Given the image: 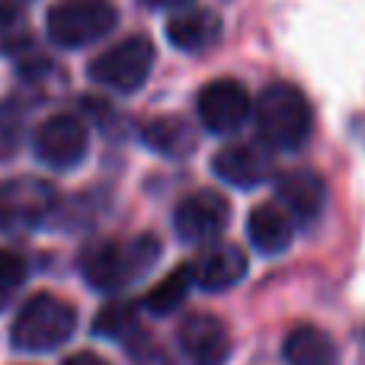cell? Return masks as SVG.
<instances>
[{
	"instance_id": "obj_5",
	"label": "cell",
	"mask_w": 365,
	"mask_h": 365,
	"mask_svg": "<svg viewBox=\"0 0 365 365\" xmlns=\"http://www.w3.org/2000/svg\"><path fill=\"white\" fill-rule=\"evenodd\" d=\"M154 45L148 42L145 36H128L122 42H115L113 48L100 51V55L90 61L87 74L93 83L106 90H115V93H135L148 83L154 71Z\"/></svg>"
},
{
	"instance_id": "obj_13",
	"label": "cell",
	"mask_w": 365,
	"mask_h": 365,
	"mask_svg": "<svg viewBox=\"0 0 365 365\" xmlns=\"http://www.w3.org/2000/svg\"><path fill=\"white\" fill-rule=\"evenodd\" d=\"M276 199L282 202L285 215L295 221L308 225L321 215L324 202H327V182L317 177L314 170H292L276 182Z\"/></svg>"
},
{
	"instance_id": "obj_21",
	"label": "cell",
	"mask_w": 365,
	"mask_h": 365,
	"mask_svg": "<svg viewBox=\"0 0 365 365\" xmlns=\"http://www.w3.org/2000/svg\"><path fill=\"white\" fill-rule=\"evenodd\" d=\"M26 279V259L13 250H0V298L19 289Z\"/></svg>"
},
{
	"instance_id": "obj_25",
	"label": "cell",
	"mask_w": 365,
	"mask_h": 365,
	"mask_svg": "<svg viewBox=\"0 0 365 365\" xmlns=\"http://www.w3.org/2000/svg\"><path fill=\"white\" fill-rule=\"evenodd\" d=\"M359 365H365V330L359 334Z\"/></svg>"
},
{
	"instance_id": "obj_22",
	"label": "cell",
	"mask_w": 365,
	"mask_h": 365,
	"mask_svg": "<svg viewBox=\"0 0 365 365\" xmlns=\"http://www.w3.org/2000/svg\"><path fill=\"white\" fill-rule=\"evenodd\" d=\"M138 343H141V340H138ZM128 353H132L135 365H173L170 356H167L164 349H160L158 343L151 340V336H145V343H141V353H138V349H128Z\"/></svg>"
},
{
	"instance_id": "obj_23",
	"label": "cell",
	"mask_w": 365,
	"mask_h": 365,
	"mask_svg": "<svg viewBox=\"0 0 365 365\" xmlns=\"http://www.w3.org/2000/svg\"><path fill=\"white\" fill-rule=\"evenodd\" d=\"M64 365H109V362L103 359V356H96V353H87V349H83V353H74V356H68V359H64Z\"/></svg>"
},
{
	"instance_id": "obj_24",
	"label": "cell",
	"mask_w": 365,
	"mask_h": 365,
	"mask_svg": "<svg viewBox=\"0 0 365 365\" xmlns=\"http://www.w3.org/2000/svg\"><path fill=\"white\" fill-rule=\"evenodd\" d=\"M145 6H151V10H182V6H189L192 0H141Z\"/></svg>"
},
{
	"instance_id": "obj_2",
	"label": "cell",
	"mask_w": 365,
	"mask_h": 365,
	"mask_svg": "<svg viewBox=\"0 0 365 365\" xmlns=\"http://www.w3.org/2000/svg\"><path fill=\"white\" fill-rule=\"evenodd\" d=\"M257 122L259 141L272 151H298L311 138L314 113H311L308 96L292 83H269L257 96V106L250 109Z\"/></svg>"
},
{
	"instance_id": "obj_3",
	"label": "cell",
	"mask_w": 365,
	"mask_h": 365,
	"mask_svg": "<svg viewBox=\"0 0 365 365\" xmlns=\"http://www.w3.org/2000/svg\"><path fill=\"white\" fill-rule=\"evenodd\" d=\"M77 330V311L51 292H38L19 308L10 327V340L26 353H48L68 343Z\"/></svg>"
},
{
	"instance_id": "obj_15",
	"label": "cell",
	"mask_w": 365,
	"mask_h": 365,
	"mask_svg": "<svg viewBox=\"0 0 365 365\" xmlns=\"http://www.w3.org/2000/svg\"><path fill=\"white\" fill-rule=\"evenodd\" d=\"M285 365H340V349L327 330L314 324L295 327L282 343Z\"/></svg>"
},
{
	"instance_id": "obj_1",
	"label": "cell",
	"mask_w": 365,
	"mask_h": 365,
	"mask_svg": "<svg viewBox=\"0 0 365 365\" xmlns=\"http://www.w3.org/2000/svg\"><path fill=\"white\" fill-rule=\"evenodd\" d=\"M160 259V240L138 234L132 240H93L81 250V276L96 292H122Z\"/></svg>"
},
{
	"instance_id": "obj_10",
	"label": "cell",
	"mask_w": 365,
	"mask_h": 365,
	"mask_svg": "<svg viewBox=\"0 0 365 365\" xmlns=\"http://www.w3.org/2000/svg\"><path fill=\"white\" fill-rule=\"evenodd\" d=\"M177 340L189 365H225L231 356V330L215 314H189L182 317Z\"/></svg>"
},
{
	"instance_id": "obj_12",
	"label": "cell",
	"mask_w": 365,
	"mask_h": 365,
	"mask_svg": "<svg viewBox=\"0 0 365 365\" xmlns=\"http://www.w3.org/2000/svg\"><path fill=\"white\" fill-rule=\"evenodd\" d=\"M189 272H192V285L199 289L225 292L247 276V257L237 244H215L189 263Z\"/></svg>"
},
{
	"instance_id": "obj_7",
	"label": "cell",
	"mask_w": 365,
	"mask_h": 365,
	"mask_svg": "<svg viewBox=\"0 0 365 365\" xmlns=\"http://www.w3.org/2000/svg\"><path fill=\"white\" fill-rule=\"evenodd\" d=\"M32 148H36V158L45 167H51V170H71V167H77L87 158L90 132L83 125V119H77L71 113H58L38 125Z\"/></svg>"
},
{
	"instance_id": "obj_11",
	"label": "cell",
	"mask_w": 365,
	"mask_h": 365,
	"mask_svg": "<svg viewBox=\"0 0 365 365\" xmlns=\"http://www.w3.org/2000/svg\"><path fill=\"white\" fill-rule=\"evenodd\" d=\"M167 42L180 51H208L215 42H221L225 36V26H221V16L215 10H205V6H189V10H177L170 19H167L164 29Z\"/></svg>"
},
{
	"instance_id": "obj_18",
	"label": "cell",
	"mask_w": 365,
	"mask_h": 365,
	"mask_svg": "<svg viewBox=\"0 0 365 365\" xmlns=\"http://www.w3.org/2000/svg\"><path fill=\"white\" fill-rule=\"evenodd\" d=\"M189 292H192V272H189V263H182L180 269H173L170 276L164 279V282H158L151 292H148L145 308L151 311V314H170V311H177L180 304L186 302Z\"/></svg>"
},
{
	"instance_id": "obj_17",
	"label": "cell",
	"mask_w": 365,
	"mask_h": 365,
	"mask_svg": "<svg viewBox=\"0 0 365 365\" xmlns=\"http://www.w3.org/2000/svg\"><path fill=\"white\" fill-rule=\"evenodd\" d=\"M141 141L160 158H186L195 148V135L182 115H160L141 128Z\"/></svg>"
},
{
	"instance_id": "obj_20",
	"label": "cell",
	"mask_w": 365,
	"mask_h": 365,
	"mask_svg": "<svg viewBox=\"0 0 365 365\" xmlns=\"http://www.w3.org/2000/svg\"><path fill=\"white\" fill-rule=\"evenodd\" d=\"M138 308H135L132 302H115V304H106V308L96 314V324L93 330L100 336H113V340H122V336H128L135 330V324H138Z\"/></svg>"
},
{
	"instance_id": "obj_14",
	"label": "cell",
	"mask_w": 365,
	"mask_h": 365,
	"mask_svg": "<svg viewBox=\"0 0 365 365\" xmlns=\"http://www.w3.org/2000/svg\"><path fill=\"white\" fill-rule=\"evenodd\" d=\"M212 173L240 189L259 186L269 177V154L257 145H227L212 158Z\"/></svg>"
},
{
	"instance_id": "obj_6",
	"label": "cell",
	"mask_w": 365,
	"mask_h": 365,
	"mask_svg": "<svg viewBox=\"0 0 365 365\" xmlns=\"http://www.w3.org/2000/svg\"><path fill=\"white\" fill-rule=\"evenodd\" d=\"M250 93L240 81L234 77H218V81L205 83L195 96V113L205 132L212 135H234L247 125L250 119Z\"/></svg>"
},
{
	"instance_id": "obj_16",
	"label": "cell",
	"mask_w": 365,
	"mask_h": 365,
	"mask_svg": "<svg viewBox=\"0 0 365 365\" xmlns=\"http://www.w3.org/2000/svg\"><path fill=\"white\" fill-rule=\"evenodd\" d=\"M247 234H250V244L257 247L266 257H276V253L289 250L292 244V218L276 205H257L247 218Z\"/></svg>"
},
{
	"instance_id": "obj_4",
	"label": "cell",
	"mask_w": 365,
	"mask_h": 365,
	"mask_svg": "<svg viewBox=\"0 0 365 365\" xmlns=\"http://www.w3.org/2000/svg\"><path fill=\"white\" fill-rule=\"evenodd\" d=\"M119 23V13L109 0H61L48 10L45 29L58 48H87L106 38Z\"/></svg>"
},
{
	"instance_id": "obj_8",
	"label": "cell",
	"mask_w": 365,
	"mask_h": 365,
	"mask_svg": "<svg viewBox=\"0 0 365 365\" xmlns=\"http://www.w3.org/2000/svg\"><path fill=\"white\" fill-rule=\"evenodd\" d=\"M231 221V202L215 189H199L186 195L173 212V227L182 244H205L215 240Z\"/></svg>"
},
{
	"instance_id": "obj_19",
	"label": "cell",
	"mask_w": 365,
	"mask_h": 365,
	"mask_svg": "<svg viewBox=\"0 0 365 365\" xmlns=\"http://www.w3.org/2000/svg\"><path fill=\"white\" fill-rule=\"evenodd\" d=\"M29 45V23L16 4H0V55H16Z\"/></svg>"
},
{
	"instance_id": "obj_9",
	"label": "cell",
	"mask_w": 365,
	"mask_h": 365,
	"mask_svg": "<svg viewBox=\"0 0 365 365\" xmlns=\"http://www.w3.org/2000/svg\"><path fill=\"white\" fill-rule=\"evenodd\" d=\"M55 205L51 182L36 177H16L0 182V225L6 227H29L38 225Z\"/></svg>"
}]
</instances>
